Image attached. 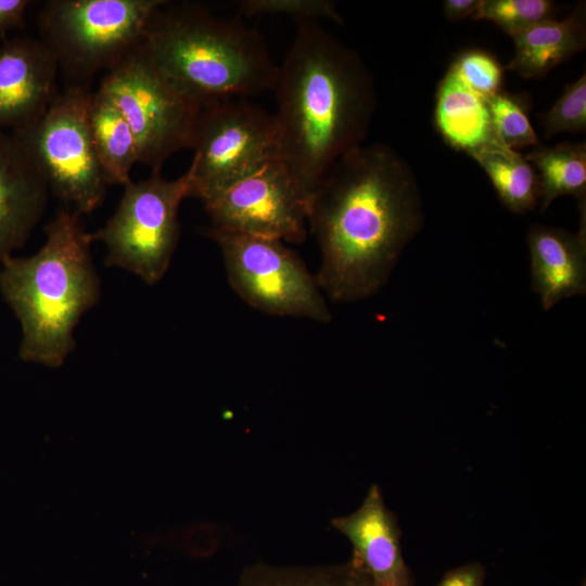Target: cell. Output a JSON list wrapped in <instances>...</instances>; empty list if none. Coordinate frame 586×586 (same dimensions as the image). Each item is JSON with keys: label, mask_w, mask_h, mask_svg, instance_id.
<instances>
[{"label": "cell", "mask_w": 586, "mask_h": 586, "mask_svg": "<svg viewBox=\"0 0 586 586\" xmlns=\"http://www.w3.org/2000/svg\"><path fill=\"white\" fill-rule=\"evenodd\" d=\"M240 13L247 16L285 15L296 22L329 20L343 24V18L334 2L329 0H243Z\"/></svg>", "instance_id": "cell-25"}, {"label": "cell", "mask_w": 586, "mask_h": 586, "mask_svg": "<svg viewBox=\"0 0 586 586\" xmlns=\"http://www.w3.org/2000/svg\"><path fill=\"white\" fill-rule=\"evenodd\" d=\"M28 0H0V37L22 25Z\"/></svg>", "instance_id": "cell-28"}, {"label": "cell", "mask_w": 586, "mask_h": 586, "mask_svg": "<svg viewBox=\"0 0 586 586\" xmlns=\"http://www.w3.org/2000/svg\"><path fill=\"white\" fill-rule=\"evenodd\" d=\"M331 524L348 539L353 549L349 561L373 586H413L402 551L397 518L386 507L378 485L370 486L354 512L333 518Z\"/></svg>", "instance_id": "cell-12"}, {"label": "cell", "mask_w": 586, "mask_h": 586, "mask_svg": "<svg viewBox=\"0 0 586 586\" xmlns=\"http://www.w3.org/2000/svg\"><path fill=\"white\" fill-rule=\"evenodd\" d=\"M579 201V228L576 233L534 226L527 233L532 290L544 310L560 301L586 292V206Z\"/></svg>", "instance_id": "cell-15"}, {"label": "cell", "mask_w": 586, "mask_h": 586, "mask_svg": "<svg viewBox=\"0 0 586 586\" xmlns=\"http://www.w3.org/2000/svg\"><path fill=\"white\" fill-rule=\"evenodd\" d=\"M99 90L131 128L138 163L161 169L173 154L191 149L203 109L163 74L142 42L105 72Z\"/></svg>", "instance_id": "cell-5"}, {"label": "cell", "mask_w": 586, "mask_h": 586, "mask_svg": "<svg viewBox=\"0 0 586 586\" xmlns=\"http://www.w3.org/2000/svg\"><path fill=\"white\" fill-rule=\"evenodd\" d=\"M423 224L408 163L391 146L360 144L313 192L308 225L320 250L318 284L332 302L378 293Z\"/></svg>", "instance_id": "cell-1"}, {"label": "cell", "mask_w": 586, "mask_h": 586, "mask_svg": "<svg viewBox=\"0 0 586 586\" xmlns=\"http://www.w3.org/2000/svg\"><path fill=\"white\" fill-rule=\"evenodd\" d=\"M89 125L93 145L107 184L126 186L138 163L137 141L128 123L99 89L89 103Z\"/></svg>", "instance_id": "cell-18"}, {"label": "cell", "mask_w": 586, "mask_h": 586, "mask_svg": "<svg viewBox=\"0 0 586 586\" xmlns=\"http://www.w3.org/2000/svg\"><path fill=\"white\" fill-rule=\"evenodd\" d=\"M311 195L283 160H273L204 203L208 230L302 243Z\"/></svg>", "instance_id": "cell-11"}, {"label": "cell", "mask_w": 586, "mask_h": 586, "mask_svg": "<svg viewBox=\"0 0 586 586\" xmlns=\"http://www.w3.org/2000/svg\"><path fill=\"white\" fill-rule=\"evenodd\" d=\"M48 191L20 140L0 130V264L27 241L44 212Z\"/></svg>", "instance_id": "cell-14"}, {"label": "cell", "mask_w": 586, "mask_h": 586, "mask_svg": "<svg viewBox=\"0 0 586 586\" xmlns=\"http://www.w3.org/2000/svg\"><path fill=\"white\" fill-rule=\"evenodd\" d=\"M271 91L281 160L314 192L362 144L375 110L373 77L354 49L317 22L300 21Z\"/></svg>", "instance_id": "cell-2"}, {"label": "cell", "mask_w": 586, "mask_h": 586, "mask_svg": "<svg viewBox=\"0 0 586 586\" xmlns=\"http://www.w3.org/2000/svg\"><path fill=\"white\" fill-rule=\"evenodd\" d=\"M450 67L468 87L487 99L501 90L504 69L496 58L485 51H464Z\"/></svg>", "instance_id": "cell-26"}, {"label": "cell", "mask_w": 586, "mask_h": 586, "mask_svg": "<svg viewBox=\"0 0 586 586\" xmlns=\"http://www.w3.org/2000/svg\"><path fill=\"white\" fill-rule=\"evenodd\" d=\"M92 91L75 84L30 125L12 131L44 177L49 190L78 214L103 202L106 187L89 125Z\"/></svg>", "instance_id": "cell-7"}, {"label": "cell", "mask_w": 586, "mask_h": 586, "mask_svg": "<svg viewBox=\"0 0 586 586\" xmlns=\"http://www.w3.org/2000/svg\"><path fill=\"white\" fill-rule=\"evenodd\" d=\"M514 54L507 68L523 78H540L586 47L585 4L562 21L540 22L512 37Z\"/></svg>", "instance_id": "cell-17"}, {"label": "cell", "mask_w": 586, "mask_h": 586, "mask_svg": "<svg viewBox=\"0 0 586 586\" xmlns=\"http://www.w3.org/2000/svg\"><path fill=\"white\" fill-rule=\"evenodd\" d=\"M123 196L105 225L90 233L105 245V265L128 270L146 284L166 273L177 247L181 202L191 196L187 169L176 179L153 169L149 177L124 186Z\"/></svg>", "instance_id": "cell-8"}, {"label": "cell", "mask_w": 586, "mask_h": 586, "mask_svg": "<svg viewBox=\"0 0 586 586\" xmlns=\"http://www.w3.org/2000/svg\"><path fill=\"white\" fill-rule=\"evenodd\" d=\"M485 576L480 562L467 563L448 571L437 586H483Z\"/></svg>", "instance_id": "cell-27"}, {"label": "cell", "mask_w": 586, "mask_h": 586, "mask_svg": "<svg viewBox=\"0 0 586 586\" xmlns=\"http://www.w3.org/2000/svg\"><path fill=\"white\" fill-rule=\"evenodd\" d=\"M545 138L559 132H581L586 129V75L565 86L553 105L543 114Z\"/></svg>", "instance_id": "cell-24"}, {"label": "cell", "mask_w": 586, "mask_h": 586, "mask_svg": "<svg viewBox=\"0 0 586 586\" xmlns=\"http://www.w3.org/2000/svg\"><path fill=\"white\" fill-rule=\"evenodd\" d=\"M481 0H444L443 14L446 20L455 22L473 16Z\"/></svg>", "instance_id": "cell-29"}, {"label": "cell", "mask_w": 586, "mask_h": 586, "mask_svg": "<svg viewBox=\"0 0 586 586\" xmlns=\"http://www.w3.org/2000/svg\"><path fill=\"white\" fill-rule=\"evenodd\" d=\"M142 44L163 74L202 109L272 90L278 65L255 28L239 16L166 1Z\"/></svg>", "instance_id": "cell-4"}, {"label": "cell", "mask_w": 586, "mask_h": 586, "mask_svg": "<svg viewBox=\"0 0 586 586\" xmlns=\"http://www.w3.org/2000/svg\"><path fill=\"white\" fill-rule=\"evenodd\" d=\"M191 149V196L203 203L281 158L273 114L244 99L204 107Z\"/></svg>", "instance_id": "cell-10"}, {"label": "cell", "mask_w": 586, "mask_h": 586, "mask_svg": "<svg viewBox=\"0 0 586 586\" xmlns=\"http://www.w3.org/2000/svg\"><path fill=\"white\" fill-rule=\"evenodd\" d=\"M239 586H373L351 561L333 565L280 566L256 563L246 566Z\"/></svg>", "instance_id": "cell-21"}, {"label": "cell", "mask_w": 586, "mask_h": 586, "mask_svg": "<svg viewBox=\"0 0 586 586\" xmlns=\"http://www.w3.org/2000/svg\"><path fill=\"white\" fill-rule=\"evenodd\" d=\"M44 233L37 253L2 262L0 293L21 326L20 358L59 368L76 347L80 318L99 303L101 283L80 214L62 209Z\"/></svg>", "instance_id": "cell-3"}, {"label": "cell", "mask_w": 586, "mask_h": 586, "mask_svg": "<svg viewBox=\"0 0 586 586\" xmlns=\"http://www.w3.org/2000/svg\"><path fill=\"white\" fill-rule=\"evenodd\" d=\"M207 233L220 249L229 284L250 306L273 316L331 320L316 275L284 242L208 229Z\"/></svg>", "instance_id": "cell-9"}, {"label": "cell", "mask_w": 586, "mask_h": 586, "mask_svg": "<svg viewBox=\"0 0 586 586\" xmlns=\"http://www.w3.org/2000/svg\"><path fill=\"white\" fill-rule=\"evenodd\" d=\"M557 4L549 0H481L473 20L496 24L511 38L544 21L555 18Z\"/></svg>", "instance_id": "cell-23"}, {"label": "cell", "mask_w": 586, "mask_h": 586, "mask_svg": "<svg viewBox=\"0 0 586 586\" xmlns=\"http://www.w3.org/2000/svg\"><path fill=\"white\" fill-rule=\"evenodd\" d=\"M164 0H51L39 14L41 41L76 79L110 69L143 40Z\"/></svg>", "instance_id": "cell-6"}, {"label": "cell", "mask_w": 586, "mask_h": 586, "mask_svg": "<svg viewBox=\"0 0 586 586\" xmlns=\"http://www.w3.org/2000/svg\"><path fill=\"white\" fill-rule=\"evenodd\" d=\"M487 101L495 135L504 145L512 150L540 146L521 95L500 90Z\"/></svg>", "instance_id": "cell-22"}, {"label": "cell", "mask_w": 586, "mask_h": 586, "mask_svg": "<svg viewBox=\"0 0 586 586\" xmlns=\"http://www.w3.org/2000/svg\"><path fill=\"white\" fill-rule=\"evenodd\" d=\"M59 65L41 40L15 38L0 46V130L22 129L58 95Z\"/></svg>", "instance_id": "cell-13"}, {"label": "cell", "mask_w": 586, "mask_h": 586, "mask_svg": "<svg viewBox=\"0 0 586 586\" xmlns=\"http://www.w3.org/2000/svg\"><path fill=\"white\" fill-rule=\"evenodd\" d=\"M487 100L468 87L449 66L438 85L434 109L436 129L448 145L470 155L500 142Z\"/></svg>", "instance_id": "cell-16"}, {"label": "cell", "mask_w": 586, "mask_h": 586, "mask_svg": "<svg viewBox=\"0 0 586 586\" xmlns=\"http://www.w3.org/2000/svg\"><path fill=\"white\" fill-rule=\"evenodd\" d=\"M488 176L500 202L515 214L533 211L539 202V181L534 167L517 150L500 142L470 154Z\"/></svg>", "instance_id": "cell-19"}, {"label": "cell", "mask_w": 586, "mask_h": 586, "mask_svg": "<svg viewBox=\"0 0 586 586\" xmlns=\"http://www.w3.org/2000/svg\"><path fill=\"white\" fill-rule=\"evenodd\" d=\"M534 167L539 181L540 211L562 195L578 201L586 195V144L564 142L555 146L534 148L525 156Z\"/></svg>", "instance_id": "cell-20"}]
</instances>
